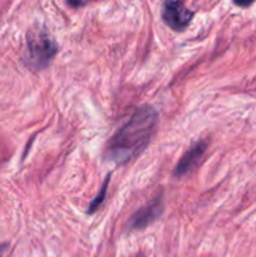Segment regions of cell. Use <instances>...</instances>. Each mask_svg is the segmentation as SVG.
Returning <instances> with one entry per match:
<instances>
[{"label":"cell","instance_id":"cell-8","mask_svg":"<svg viewBox=\"0 0 256 257\" xmlns=\"http://www.w3.org/2000/svg\"><path fill=\"white\" fill-rule=\"evenodd\" d=\"M7 247H8V243H2V245H0V257H3V255H4Z\"/></svg>","mask_w":256,"mask_h":257},{"label":"cell","instance_id":"cell-4","mask_svg":"<svg viewBox=\"0 0 256 257\" xmlns=\"http://www.w3.org/2000/svg\"><path fill=\"white\" fill-rule=\"evenodd\" d=\"M162 19L175 32H183L190 27L195 13L182 2H166L162 7Z\"/></svg>","mask_w":256,"mask_h":257},{"label":"cell","instance_id":"cell-2","mask_svg":"<svg viewBox=\"0 0 256 257\" xmlns=\"http://www.w3.org/2000/svg\"><path fill=\"white\" fill-rule=\"evenodd\" d=\"M58 44L47 29L37 25L27 33L23 63L33 72L45 69L58 53Z\"/></svg>","mask_w":256,"mask_h":257},{"label":"cell","instance_id":"cell-10","mask_svg":"<svg viewBox=\"0 0 256 257\" xmlns=\"http://www.w3.org/2000/svg\"><path fill=\"white\" fill-rule=\"evenodd\" d=\"M137 257H143V256H142V255H138Z\"/></svg>","mask_w":256,"mask_h":257},{"label":"cell","instance_id":"cell-6","mask_svg":"<svg viewBox=\"0 0 256 257\" xmlns=\"http://www.w3.org/2000/svg\"><path fill=\"white\" fill-rule=\"evenodd\" d=\"M109 181H110V173H109V175H107V177H105L104 182H103V185H102V187H100L98 195L95 196V197L93 198L92 201H90L89 206H88V208H87V213H89V215L94 213L95 211H97L98 208L100 207V205L104 202L105 196H107L108 186H109Z\"/></svg>","mask_w":256,"mask_h":257},{"label":"cell","instance_id":"cell-3","mask_svg":"<svg viewBox=\"0 0 256 257\" xmlns=\"http://www.w3.org/2000/svg\"><path fill=\"white\" fill-rule=\"evenodd\" d=\"M165 210V202H163V193L160 192L155 196L153 200L142 208L135 212L132 217L127 222L128 231H141L147 228L152 223H155L158 218L162 216Z\"/></svg>","mask_w":256,"mask_h":257},{"label":"cell","instance_id":"cell-5","mask_svg":"<svg viewBox=\"0 0 256 257\" xmlns=\"http://www.w3.org/2000/svg\"><path fill=\"white\" fill-rule=\"evenodd\" d=\"M207 147V140H198L197 142L193 143V145L188 148L187 152L182 156L180 162L176 165L175 170H173V176H175V177H182V176H186L187 173H190L191 171L198 165V162L202 160Z\"/></svg>","mask_w":256,"mask_h":257},{"label":"cell","instance_id":"cell-7","mask_svg":"<svg viewBox=\"0 0 256 257\" xmlns=\"http://www.w3.org/2000/svg\"><path fill=\"white\" fill-rule=\"evenodd\" d=\"M67 4L70 5L72 8H79V7H84V5H87V3L85 2H68Z\"/></svg>","mask_w":256,"mask_h":257},{"label":"cell","instance_id":"cell-9","mask_svg":"<svg viewBox=\"0 0 256 257\" xmlns=\"http://www.w3.org/2000/svg\"><path fill=\"white\" fill-rule=\"evenodd\" d=\"M235 5H238V7H248V5H251V2H247V3L235 2Z\"/></svg>","mask_w":256,"mask_h":257},{"label":"cell","instance_id":"cell-1","mask_svg":"<svg viewBox=\"0 0 256 257\" xmlns=\"http://www.w3.org/2000/svg\"><path fill=\"white\" fill-rule=\"evenodd\" d=\"M158 125V112L153 105L143 104L109 138L104 157L118 166L140 157L150 145Z\"/></svg>","mask_w":256,"mask_h":257}]
</instances>
